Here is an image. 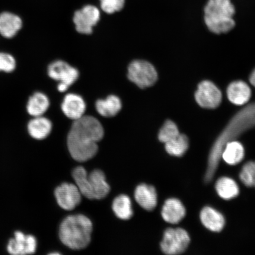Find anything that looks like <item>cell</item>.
<instances>
[{"mask_svg":"<svg viewBox=\"0 0 255 255\" xmlns=\"http://www.w3.org/2000/svg\"><path fill=\"white\" fill-rule=\"evenodd\" d=\"M47 72L50 78L59 82L57 89L60 92L68 90L77 81L79 76L78 69L62 60L51 63L48 67Z\"/></svg>","mask_w":255,"mask_h":255,"instance_id":"6","label":"cell"},{"mask_svg":"<svg viewBox=\"0 0 255 255\" xmlns=\"http://www.w3.org/2000/svg\"><path fill=\"white\" fill-rule=\"evenodd\" d=\"M245 150L242 143L232 141L226 143L222 154V158L229 165H236L243 159Z\"/></svg>","mask_w":255,"mask_h":255,"instance_id":"22","label":"cell"},{"mask_svg":"<svg viewBox=\"0 0 255 255\" xmlns=\"http://www.w3.org/2000/svg\"><path fill=\"white\" fill-rule=\"evenodd\" d=\"M255 127V103L239 112L233 118L217 138L210 151L205 180L209 183L214 177L226 143L234 141L245 130Z\"/></svg>","mask_w":255,"mask_h":255,"instance_id":"2","label":"cell"},{"mask_svg":"<svg viewBox=\"0 0 255 255\" xmlns=\"http://www.w3.org/2000/svg\"><path fill=\"white\" fill-rule=\"evenodd\" d=\"M101 7L107 14L120 11L125 5V0H100Z\"/></svg>","mask_w":255,"mask_h":255,"instance_id":"29","label":"cell"},{"mask_svg":"<svg viewBox=\"0 0 255 255\" xmlns=\"http://www.w3.org/2000/svg\"><path fill=\"white\" fill-rule=\"evenodd\" d=\"M96 109L101 116L113 117L119 114L122 108V103L117 96L112 95L105 99L99 100L95 104Z\"/></svg>","mask_w":255,"mask_h":255,"instance_id":"20","label":"cell"},{"mask_svg":"<svg viewBox=\"0 0 255 255\" xmlns=\"http://www.w3.org/2000/svg\"><path fill=\"white\" fill-rule=\"evenodd\" d=\"M23 21L19 16L9 12L0 14V34L2 37L11 39L21 30Z\"/></svg>","mask_w":255,"mask_h":255,"instance_id":"14","label":"cell"},{"mask_svg":"<svg viewBox=\"0 0 255 255\" xmlns=\"http://www.w3.org/2000/svg\"><path fill=\"white\" fill-rule=\"evenodd\" d=\"M216 189L219 196L225 200L234 199L239 193L237 183L229 177L219 178L216 183Z\"/></svg>","mask_w":255,"mask_h":255,"instance_id":"23","label":"cell"},{"mask_svg":"<svg viewBox=\"0 0 255 255\" xmlns=\"http://www.w3.org/2000/svg\"><path fill=\"white\" fill-rule=\"evenodd\" d=\"M161 215L164 221L171 224H177L186 215V209L177 199H169L162 207Z\"/></svg>","mask_w":255,"mask_h":255,"instance_id":"15","label":"cell"},{"mask_svg":"<svg viewBox=\"0 0 255 255\" xmlns=\"http://www.w3.org/2000/svg\"><path fill=\"white\" fill-rule=\"evenodd\" d=\"M165 144V149L169 154L175 157H181L189 148V141L186 135L180 133L176 138Z\"/></svg>","mask_w":255,"mask_h":255,"instance_id":"26","label":"cell"},{"mask_svg":"<svg viewBox=\"0 0 255 255\" xmlns=\"http://www.w3.org/2000/svg\"><path fill=\"white\" fill-rule=\"evenodd\" d=\"M190 238L188 233L181 228H169L164 232L161 243L162 252L167 255L183 254L189 247Z\"/></svg>","mask_w":255,"mask_h":255,"instance_id":"7","label":"cell"},{"mask_svg":"<svg viewBox=\"0 0 255 255\" xmlns=\"http://www.w3.org/2000/svg\"><path fill=\"white\" fill-rule=\"evenodd\" d=\"M62 110L69 119L76 120L84 116L86 104L81 96L69 94L64 98L62 104Z\"/></svg>","mask_w":255,"mask_h":255,"instance_id":"12","label":"cell"},{"mask_svg":"<svg viewBox=\"0 0 255 255\" xmlns=\"http://www.w3.org/2000/svg\"><path fill=\"white\" fill-rule=\"evenodd\" d=\"M93 200L104 199L109 194L110 187L107 182L106 177L103 171L94 170L88 175Z\"/></svg>","mask_w":255,"mask_h":255,"instance_id":"16","label":"cell"},{"mask_svg":"<svg viewBox=\"0 0 255 255\" xmlns=\"http://www.w3.org/2000/svg\"><path fill=\"white\" fill-rule=\"evenodd\" d=\"M50 101L45 94L36 92L29 98L27 104V113L33 117L43 116L49 109Z\"/></svg>","mask_w":255,"mask_h":255,"instance_id":"21","label":"cell"},{"mask_svg":"<svg viewBox=\"0 0 255 255\" xmlns=\"http://www.w3.org/2000/svg\"><path fill=\"white\" fill-rule=\"evenodd\" d=\"M134 196L137 203L148 211L154 210L157 206V192L155 188L150 185L139 184L136 188Z\"/></svg>","mask_w":255,"mask_h":255,"instance_id":"13","label":"cell"},{"mask_svg":"<svg viewBox=\"0 0 255 255\" xmlns=\"http://www.w3.org/2000/svg\"><path fill=\"white\" fill-rule=\"evenodd\" d=\"M57 203L61 208L72 210L81 202L82 194L76 184L65 183L57 187L55 191Z\"/></svg>","mask_w":255,"mask_h":255,"instance_id":"10","label":"cell"},{"mask_svg":"<svg viewBox=\"0 0 255 255\" xmlns=\"http://www.w3.org/2000/svg\"><path fill=\"white\" fill-rule=\"evenodd\" d=\"M73 20L79 33L90 34L100 20V11L94 5H86L75 12Z\"/></svg>","mask_w":255,"mask_h":255,"instance_id":"8","label":"cell"},{"mask_svg":"<svg viewBox=\"0 0 255 255\" xmlns=\"http://www.w3.org/2000/svg\"><path fill=\"white\" fill-rule=\"evenodd\" d=\"M250 82L252 85H253L254 87H255V69L254 70V72L252 73L250 77Z\"/></svg>","mask_w":255,"mask_h":255,"instance_id":"31","label":"cell"},{"mask_svg":"<svg viewBox=\"0 0 255 255\" xmlns=\"http://www.w3.org/2000/svg\"><path fill=\"white\" fill-rule=\"evenodd\" d=\"M92 229V223L87 216H69L60 225L59 238L67 247L75 250H82L91 242Z\"/></svg>","mask_w":255,"mask_h":255,"instance_id":"3","label":"cell"},{"mask_svg":"<svg viewBox=\"0 0 255 255\" xmlns=\"http://www.w3.org/2000/svg\"><path fill=\"white\" fill-rule=\"evenodd\" d=\"M113 209L117 218L120 219L128 220L133 215L131 200L125 194H121L115 199Z\"/></svg>","mask_w":255,"mask_h":255,"instance_id":"24","label":"cell"},{"mask_svg":"<svg viewBox=\"0 0 255 255\" xmlns=\"http://www.w3.org/2000/svg\"><path fill=\"white\" fill-rule=\"evenodd\" d=\"M254 186L255 187V186Z\"/></svg>","mask_w":255,"mask_h":255,"instance_id":"32","label":"cell"},{"mask_svg":"<svg viewBox=\"0 0 255 255\" xmlns=\"http://www.w3.org/2000/svg\"><path fill=\"white\" fill-rule=\"evenodd\" d=\"M27 129L30 135L37 140L46 138L52 129V123L43 116L34 117L28 124Z\"/></svg>","mask_w":255,"mask_h":255,"instance_id":"19","label":"cell"},{"mask_svg":"<svg viewBox=\"0 0 255 255\" xmlns=\"http://www.w3.org/2000/svg\"><path fill=\"white\" fill-rule=\"evenodd\" d=\"M227 94L229 101L237 105L247 104L251 97L250 88L241 81L232 82L228 87Z\"/></svg>","mask_w":255,"mask_h":255,"instance_id":"18","label":"cell"},{"mask_svg":"<svg viewBox=\"0 0 255 255\" xmlns=\"http://www.w3.org/2000/svg\"><path fill=\"white\" fill-rule=\"evenodd\" d=\"M179 134L176 124L171 120H168L159 130L158 139L161 142L165 143L176 138Z\"/></svg>","mask_w":255,"mask_h":255,"instance_id":"27","label":"cell"},{"mask_svg":"<svg viewBox=\"0 0 255 255\" xmlns=\"http://www.w3.org/2000/svg\"><path fill=\"white\" fill-rule=\"evenodd\" d=\"M239 177L245 186L250 187L255 186V162L249 161L244 165Z\"/></svg>","mask_w":255,"mask_h":255,"instance_id":"28","label":"cell"},{"mask_svg":"<svg viewBox=\"0 0 255 255\" xmlns=\"http://www.w3.org/2000/svg\"><path fill=\"white\" fill-rule=\"evenodd\" d=\"M72 177L82 195L93 200L87 170L82 167H76L72 172Z\"/></svg>","mask_w":255,"mask_h":255,"instance_id":"25","label":"cell"},{"mask_svg":"<svg viewBox=\"0 0 255 255\" xmlns=\"http://www.w3.org/2000/svg\"><path fill=\"white\" fill-rule=\"evenodd\" d=\"M37 240L34 236L25 235L23 232H15L14 238L8 242V253L12 255L33 254L36 251Z\"/></svg>","mask_w":255,"mask_h":255,"instance_id":"11","label":"cell"},{"mask_svg":"<svg viewBox=\"0 0 255 255\" xmlns=\"http://www.w3.org/2000/svg\"><path fill=\"white\" fill-rule=\"evenodd\" d=\"M104 129L96 118L84 116L74 121L68 136L70 154L75 160L85 162L97 154L98 142L103 138Z\"/></svg>","mask_w":255,"mask_h":255,"instance_id":"1","label":"cell"},{"mask_svg":"<svg viewBox=\"0 0 255 255\" xmlns=\"http://www.w3.org/2000/svg\"><path fill=\"white\" fill-rule=\"evenodd\" d=\"M236 8L231 0H207L203 8V19L210 31L227 33L235 26Z\"/></svg>","mask_w":255,"mask_h":255,"instance_id":"4","label":"cell"},{"mask_svg":"<svg viewBox=\"0 0 255 255\" xmlns=\"http://www.w3.org/2000/svg\"><path fill=\"white\" fill-rule=\"evenodd\" d=\"M200 220L207 229L215 232H221L225 224L224 217L221 213L210 207L203 209L200 213Z\"/></svg>","mask_w":255,"mask_h":255,"instance_id":"17","label":"cell"},{"mask_svg":"<svg viewBox=\"0 0 255 255\" xmlns=\"http://www.w3.org/2000/svg\"><path fill=\"white\" fill-rule=\"evenodd\" d=\"M222 97L219 89L209 81L201 82L195 94L197 104L207 109L218 107L221 103Z\"/></svg>","mask_w":255,"mask_h":255,"instance_id":"9","label":"cell"},{"mask_svg":"<svg viewBox=\"0 0 255 255\" xmlns=\"http://www.w3.org/2000/svg\"><path fill=\"white\" fill-rule=\"evenodd\" d=\"M128 78L139 88L151 87L157 82L158 74L154 66L145 60H136L130 63Z\"/></svg>","mask_w":255,"mask_h":255,"instance_id":"5","label":"cell"},{"mask_svg":"<svg viewBox=\"0 0 255 255\" xmlns=\"http://www.w3.org/2000/svg\"><path fill=\"white\" fill-rule=\"evenodd\" d=\"M16 68V61L14 57L10 54L0 52V72L10 73Z\"/></svg>","mask_w":255,"mask_h":255,"instance_id":"30","label":"cell"}]
</instances>
